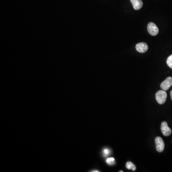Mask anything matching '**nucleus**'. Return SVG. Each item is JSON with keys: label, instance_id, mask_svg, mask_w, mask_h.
Segmentation results:
<instances>
[{"label": "nucleus", "instance_id": "nucleus-1", "mask_svg": "<svg viewBox=\"0 0 172 172\" xmlns=\"http://www.w3.org/2000/svg\"><path fill=\"white\" fill-rule=\"evenodd\" d=\"M167 96V95L166 91L162 89L157 92L155 95L156 100L160 104H163L165 103L166 100Z\"/></svg>", "mask_w": 172, "mask_h": 172}, {"label": "nucleus", "instance_id": "nucleus-2", "mask_svg": "<svg viewBox=\"0 0 172 172\" xmlns=\"http://www.w3.org/2000/svg\"><path fill=\"white\" fill-rule=\"evenodd\" d=\"M147 30L151 36H156L159 32V29L157 25L154 23L152 22H150L148 24Z\"/></svg>", "mask_w": 172, "mask_h": 172}, {"label": "nucleus", "instance_id": "nucleus-3", "mask_svg": "<svg viewBox=\"0 0 172 172\" xmlns=\"http://www.w3.org/2000/svg\"><path fill=\"white\" fill-rule=\"evenodd\" d=\"M156 148L159 153H161L165 149V143L162 138L160 137H157L155 139Z\"/></svg>", "mask_w": 172, "mask_h": 172}, {"label": "nucleus", "instance_id": "nucleus-4", "mask_svg": "<svg viewBox=\"0 0 172 172\" xmlns=\"http://www.w3.org/2000/svg\"><path fill=\"white\" fill-rule=\"evenodd\" d=\"M161 130L162 135L165 136H169L172 133V130L168 125L167 123L166 122L162 123Z\"/></svg>", "mask_w": 172, "mask_h": 172}, {"label": "nucleus", "instance_id": "nucleus-5", "mask_svg": "<svg viewBox=\"0 0 172 172\" xmlns=\"http://www.w3.org/2000/svg\"><path fill=\"white\" fill-rule=\"evenodd\" d=\"M172 86V77L169 76V77H167L166 79L161 83V88L162 90L166 91V90H168Z\"/></svg>", "mask_w": 172, "mask_h": 172}, {"label": "nucleus", "instance_id": "nucleus-6", "mask_svg": "<svg viewBox=\"0 0 172 172\" xmlns=\"http://www.w3.org/2000/svg\"><path fill=\"white\" fill-rule=\"evenodd\" d=\"M136 49L141 53H145L148 49V45L145 43H138L136 45Z\"/></svg>", "mask_w": 172, "mask_h": 172}, {"label": "nucleus", "instance_id": "nucleus-7", "mask_svg": "<svg viewBox=\"0 0 172 172\" xmlns=\"http://www.w3.org/2000/svg\"><path fill=\"white\" fill-rule=\"evenodd\" d=\"M131 2L135 10H139L143 6V2L142 0H131Z\"/></svg>", "mask_w": 172, "mask_h": 172}, {"label": "nucleus", "instance_id": "nucleus-8", "mask_svg": "<svg viewBox=\"0 0 172 172\" xmlns=\"http://www.w3.org/2000/svg\"><path fill=\"white\" fill-rule=\"evenodd\" d=\"M126 167L127 169H129V170H132V171H135L136 169L135 166L131 162H128L126 163Z\"/></svg>", "mask_w": 172, "mask_h": 172}, {"label": "nucleus", "instance_id": "nucleus-9", "mask_svg": "<svg viewBox=\"0 0 172 172\" xmlns=\"http://www.w3.org/2000/svg\"><path fill=\"white\" fill-rule=\"evenodd\" d=\"M106 162L109 165L112 166V165H114L115 163V159L114 158H108L106 160Z\"/></svg>", "mask_w": 172, "mask_h": 172}, {"label": "nucleus", "instance_id": "nucleus-10", "mask_svg": "<svg viewBox=\"0 0 172 172\" xmlns=\"http://www.w3.org/2000/svg\"><path fill=\"white\" fill-rule=\"evenodd\" d=\"M167 64L172 69V55L168 57L166 61Z\"/></svg>", "mask_w": 172, "mask_h": 172}, {"label": "nucleus", "instance_id": "nucleus-11", "mask_svg": "<svg viewBox=\"0 0 172 172\" xmlns=\"http://www.w3.org/2000/svg\"><path fill=\"white\" fill-rule=\"evenodd\" d=\"M110 151L109 150V149L107 148H105L103 150V155L104 156H108L109 155V154H110Z\"/></svg>", "mask_w": 172, "mask_h": 172}, {"label": "nucleus", "instance_id": "nucleus-12", "mask_svg": "<svg viewBox=\"0 0 172 172\" xmlns=\"http://www.w3.org/2000/svg\"><path fill=\"white\" fill-rule=\"evenodd\" d=\"M170 96H171V98L172 100V90H171V92H170Z\"/></svg>", "mask_w": 172, "mask_h": 172}, {"label": "nucleus", "instance_id": "nucleus-13", "mask_svg": "<svg viewBox=\"0 0 172 172\" xmlns=\"http://www.w3.org/2000/svg\"><path fill=\"white\" fill-rule=\"evenodd\" d=\"M92 172H99V171H93Z\"/></svg>", "mask_w": 172, "mask_h": 172}, {"label": "nucleus", "instance_id": "nucleus-14", "mask_svg": "<svg viewBox=\"0 0 172 172\" xmlns=\"http://www.w3.org/2000/svg\"><path fill=\"white\" fill-rule=\"evenodd\" d=\"M119 172H123V171H119Z\"/></svg>", "mask_w": 172, "mask_h": 172}]
</instances>
